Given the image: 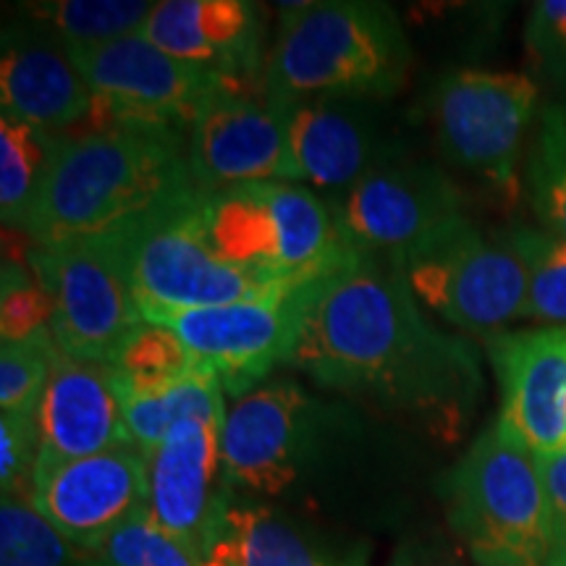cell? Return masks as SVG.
I'll list each match as a JSON object with an SVG mask.
<instances>
[{
  "mask_svg": "<svg viewBox=\"0 0 566 566\" xmlns=\"http://www.w3.org/2000/svg\"><path fill=\"white\" fill-rule=\"evenodd\" d=\"M289 365L317 386L457 438L483 394L478 349L428 321L394 258L354 254L300 289Z\"/></svg>",
  "mask_w": 566,
  "mask_h": 566,
  "instance_id": "obj_1",
  "label": "cell"
},
{
  "mask_svg": "<svg viewBox=\"0 0 566 566\" xmlns=\"http://www.w3.org/2000/svg\"><path fill=\"white\" fill-rule=\"evenodd\" d=\"M197 195L187 134L176 126L113 122L59 137L24 233L38 247L108 237Z\"/></svg>",
  "mask_w": 566,
  "mask_h": 566,
  "instance_id": "obj_2",
  "label": "cell"
},
{
  "mask_svg": "<svg viewBox=\"0 0 566 566\" xmlns=\"http://www.w3.org/2000/svg\"><path fill=\"white\" fill-rule=\"evenodd\" d=\"M407 69V34L388 6L321 0L283 6L263 84L283 105L313 97L386 101L401 87Z\"/></svg>",
  "mask_w": 566,
  "mask_h": 566,
  "instance_id": "obj_3",
  "label": "cell"
},
{
  "mask_svg": "<svg viewBox=\"0 0 566 566\" xmlns=\"http://www.w3.org/2000/svg\"><path fill=\"white\" fill-rule=\"evenodd\" d=\"M446 520L475 566H551L541 462L491 422L446 478Z\"/></svg>",
  "mask_w": 566,
  "mask_h": 566,
  "instance_id": "obj_4",
  "label": "cell"
},
{
  "mask_svg": "<svg viewBox=\"0 0 566 566\" xmlns=\"http://www.w3.org/2000/svg\"><path fill=\"white\" fill-rule=\"evenodd\" d=\"M394 260L417 302L459 331L485 342L525 321L527 271L509 231L462 216Z\"/></svg>",
  "mask_w": 566,
  "mask_h": 566,
  "instance_id": "obj_5",
  "label": "cell"
},
{
  "mask_svg": "<svg viewBox=\"0 0 566 566\" xmlns=\"http://www.w3.org/2000/svg\"><path fill=\"white\" fill-rule=\"evenodd\" d=\"M30 268L51 300L59 349L82 363L116 365L145 325L122 233L34 244Z\"/></svg>",
  "mask_w": 566,
  "mask_h": 566,
  "instance_id": "obj_6",
  "label": "cell"
},
{
  "mask_svg": "<svg viewBox=\"0 0 566 566\" xmlns=\"http://www.w3.org/2000/svg\"><path fill=\"white\" fill-rule=\"evenodd\" d=\"M122 237L145 323L184 310L281 294L212 250L200 216V195L153 212Z\"/></svg>",
  "mask_w": 566,
  "mask_h": 566,
  "instance_id": "obj_7",
  "label": "cell"
},
{
  "mask_svg": "<svg viewBox=\"0 0 566 566\" xmlns=\"http://www.w3.org/2000/svg\"><path fill=\"white\" fill-rule=\"evenodd\" d=\"M346 417L294 380L258 386L233 401L221 428L223 480L231 495H283L315 462Z\"/></svg>",
  "mask_w": 566,
  "mask_h": 566,
  "instance_id": "obj_8",
  "label": "cell"
},
{
  "mask_svg": "<svg viewBox=\"0 0 566 566\" xmlns=\"http://www.w3.org/2000/svg\"><path fill=\"white\" fill-rule=\"evenodd\" d=\"M537 84L514 71H454L433 95V124L446 158L493 192L516 197L520 160L535 122Z\"/></svg>",
  "mask_w": 566,
  "mask_h": 566,
  "instance_id": "obj_9",
  "label": "cell"
},
{
  "mask_svg": "<svg viewBox=\"0 0 566 566\" xmlns=\"http://www.w3.org/2000/svg\"><path fill=\"white\" fill-rule=\"evenodd\" d=\"M289 113L263 74L229 76L205 97L187 129V158L200 195L258 181H300Z\"/></svg>",
  "mask_w": 566,
  "mask_h": 566,
  "instance_id": "obj_10",
  "label": "cell"
},
{
  "mask_svg": "<svg viewBox=\"0 0 566 566\" xmlns=\"http://www.w3.org/2000/svg\"><path fill=\"white\" fill-rule=\"evenodd\" d=\"M153 325L171 331L200 370L216 375L226 394L242 399L263 386L275 365H289L300 328V289L184 310Z\"/></svg>",
  "mask_w": 566,
  "mask_h": 566,
  "instance_id": "obj_11",
  "label": "cell"
},
{
  "mask_svg": "<svg viewBox=\"0 0 566 566\" xmlns=\"http://www.w3.org/2000/svg\"><path fill=\"white\" fill-rule=\"evenodd\" d=\"M95 95L105 124L132 122L187 126L205 97L229 80L212 69L179 61L142 34H129L101 48L69 51Z\"/></svg>",
  "mask_w": 566,
  "mask_h": 566,
  "instance_id": "obj_12",
  "label": "cell"
},
{
  "mask_svg": "<svg viewBox=\"0 0 566 566\" xmlns=\"http://www.w3.org/2000/svg\"><path fill=\"white\" fill-rule=\"evenodd\" d=\"M464 195L441 168L396 158L331 200L344 242L357 254L399 258L467 216Z\"/></svg>",
  "mask_w": 566,
  "mask_h": 566,
  "instance_id": "obj_13",
  "label": "cell"
},
{
  "mask_svg": "<svg viewBox=\"0 0 566 566\" xmlns=\"http://www.w3.org/2000/svg\"><path fill=\"white\" fill-rule=\"evenodd\" d=\"M32 504L76 551L92 548L150 509V464L137 446L38 470Z\"/></svg>",
  "mask_w": 566,
  "mask_h": 566,
  "instance_id": "obj_14",
  "label": "cell"
},
{
  "mask_svg": "<svg viewBox=\"0 0 566 566\" xmlns=\"http://www.w3.org/2000/svg\"><path fill=\"white\" fill-rule=\"evenodd\" d=\"M292 155L300 184L342 197L386 163L401 158L388 137L378 101L370 97H313L289 113Z\"/></svg>",
  "mask_w": 566,
  "mask_h": 566,
  "instance_id": "obj_15",
  "label": "cell"
},
{
  "mask_svg": "<svg viewBox=\"0 0 566 566\" xmlns=\"http://www.w3.org/2000/svg\"><path fill=\"white\" fill-rule=\"evenodd\" d=\"M499 378L495 422L535 457L566 449V328L504 331L485 338Z\"/></svg>",
  "mask_w": 566,
  "mask_h": 566,
  "instance_id": "obj_16",
  "label": "cell"
},
{
  "mask_svg": "<svg viewBox=\"0 0 566 566\" xmlns=\"http://www.w3.org/2000/svg\"><path fill=\"white\" fill-rule=\"evenodd\" d=\"M221 420H184L147 457L150 512L208 558L231 493L223 480Z\"/></svg>",
  "mask_w": 566,
  "mask_h": 566,
  "instance_id": "obj_17",
  "label": "cell"
},
{
  "mask_svg": "<svg viewBox=\"0 0 566 566\" xmlns=\"http://www.w3.org/2000/svg\"><path fill=\"white\" fill-rule=\"evenodd\" d=\"M134 446L113 365L82 363L59 352L40 401L38 470Z\"/></svg>",
  "mask_w": 566,
  "mask_h": 566,
  "instance_id": "obj_18",
  "label": "cell"
},
{
  "mask_svg": "<svg viewBox=\"0 0 566 566\" xmlns=\"http://www.w3.org/2000/svg\"><path fill=\"white\" fill-rule=\"evenodd\" d=\"M0 103L6 113L55 137L101 113L66 48L45 32H6Z\"/></svg>",
  "mask_w": 566,
  "mask_h": 566,
  "instance_id": "obj_19",
  "label": "cell"
},
{
  "mask_svg": "<svg viewBox=\"0 0 566 566\" xmlns=\"http://www.w3.org/2000/svg\"><path fill=\"white\" fill-rule=\"evenodd\" d=\"M139 34L174 59L226 76H260V13L244 0H160Z\"/></svg>",
  "mask_w": 566,
  "mask_h": 566,
  "instance_id": "obj_20",
  "label": "cell"
},
{
  "mask_svg": "<svg viewBox=\"0 0 566 566\" xmlns=\"http://www.w3.org/2000/svg\"><path fill=\"white\" fill-rule=\"evenodd\" d=\"M208 558L221 566H365L359 548L310 533L279 509L231 495Z\"/></svg>",
  "mask_w": 566,
  "mask_h": 566,
  "instance_id": "obj_21",
  "label": "cell"
},
{
  "mask_svg": "<svg viewBox=\"0 0 566 566\" xmlns=\"http://www.w3.org/2000/svg\"><path fill=\"white\" fill-rule=\"evenodd\" d=\"M116 370V367H113ZM124 420L129 436L145 457H150L184 420H226L223 386L216 375L192 370L160 386H134L118 378Z\"/></svg>",
  "mask_w": 566,
  "mask_h": 566,
  "instance_id": "obj_22",
  "label": "cell"
},
{
  "mask_svg": "<svg viewBox=\"0 0 566 566\" xmlns=\"http://www.w3.org/2000/svg\"><path fill=\"white\" fill-rule=\"evenodd\" d=\"M59 137L21 122L3 111L0 116V218L9 229L24 231L45 176L51 171Z\"/></svg>",
  "mask_w": 566,
  "mask_h": 566,
  "instance_id": "obj_23",
  "label": "cell"
},
{
  "mask_svg": "<svg viewBox=\"0 0 566 566\" xmlns=\"http://www.w3.org/2000/svg\"><path fill=\"white\" fill-rule=\"evenodd\" d=\"M27 17L66 51L101 48L145 27L155 3L137 0H42L21 6Z\"/></svg>",
  "mask_w": 566,
  "mask_h": 566,
  "instance_id": "obj_24",
  "label": "cell"
},
{
  "mask_svg": "<svg viewBox=\"0 0 566 566\" xmlns=\"http://www.w3.org/2000/svg\"><path fill=\"white\" fill-rule=\"evenodd\" d=\"M525 187L537 229L566 244V103L548 105L537 118Z\"/></svg>",
  "mask_w": 566,
  "mask_h": 566,
  "instance_id": "obj_25",
  "label": "cell"
},
{
  "mask_svg": "<svg viewBox=\"0 0 566 566\" xmlns=\"http://www.w3.org/2000/svg\"><path fill=\"white\" fill-rule=\"evenodd\" d=\"M80 566H202L205 556L192 543L174 535L150 509L134 514L97 546L76 551Z\"/></svg>",
  "mask_w": 566,
  "mask_h": 566,
  "instance_id": "obj_26",
  "label": "cell"
},
{
  "mask_svg": "<svg viewBox=\"0 0 566 566\" xmlns=\"http://www.w3.org/2000/svg\"><path fill=\"white\" fill-rule=\"evenodd\" d=\"M509 237L527 271L525 321L566 328V244L535 226H514Z\"/></svg>",
  "mask_w": 566,
  "mask_h": 566,
  "instance_id": "obj_27",
  "label": "cell"
},
{
  "mask_svg": "<svg viewBox=\"0 0 566 566\" xmlns=\"http://www.w3.org/2000/svg\"><path fill=\"white\" fill-rule=\"evenodd\" d=\"M0 566H80V558L30 495L13 493L0 501Z\"/></svg>",
  "mask_w": 566,
  "mask_h": 566,
  "instance_id": "obj_28",
  "label": "cell"
},
{
  "mask_svg": "<svg viewBox=\"0 0 566 566\" xmlns=\"http://www.w3.org/2000/svg\"><path fill=\"white\" fill-rule=\"evenodd\" d=\"M59 352L51 328H42L27 338L3 342V349H0V409L3 412H38Z\"/></svg>",
  "mask_w": 566,
  "mask_h": 566,
  "instance_id": "obj_29",
  "label": "cell"
},
{
  "mask_svg": "<svg viewBox=\"0 0 566 566\" xmlns=\"http://www.w3.org/2000/svg\"><path fill=\"white\" fill-rule=\"evenodd\" d=\"M116 367L118 378L134 386H160L181 375L200 370L184 344L163 325L145 323L126 346Z\"/></svg>",
  "mask_w": 566,
  "mask_h": 566,
  "instance_id": "obj_30",
  "label": "cell"
},
{
  "mask_svg": "<svg viewBox=\"0 0 566 566\" xmlns=\"http://www.w3.org/2000/svg\"><path fill=\"white\" fill-rule=\"evenodd\" d=\"M40 457L38 412H3L0 417V488L3 495H32Z\"/></svg>",
  "mask_w": 566,
  "mask_h": 566,
  "instance_id": "obj_31",
  "label": "cell"
},
{
  "mask_svg": "<svg viewBox=\"0 0 566 566\" xmlns=\"http://www.w3.org/2000/svg\"><path fill=\"white\" fill-rule=\"evenodd\" d=\"M51 300L40 286L38 275L21 271L17 263L3 268V307H0V325L3 342L9 338H27L42 328H51Z\"/></svg>",
  "mask_w": 566,
  "mask_h": 566,
  "instance_id": "obj_32",
  "label": "cell"
},
{
  "mask_svg": "<svg viewBox=\"0 0 566 566\" xmlns=\"http://www.w3.org/2000/svg\"><path fill=\"white\" fill-rule=\"evenodd\" d=\"M525 45L543 76L566 82V0H541L530 9Z\"/></svg>",
  "mask_w": 566,
  "mask_h": 566,
  "instance_id": "obj_33",
  "label": "cell"
},
{
  "mask_svg": "<svg viewBox=\"0 0 566 566\" xmlns=\"http://www.w3.org/2000/svg\"><path fill=\"white\" fill-rule=\"evenodd\" d=\"M551 509V566H566V449L537 457Z\"/></svg>",
  "mask_w": 566,
  "mask_h": 566,
  "instance_id": "obj_34",
  "label": "cell"
},
{
  "mask_svg": "<svg viewBox=\"0 0 566 566\" xmlns=\"http://www.w3.org/2000/svg\"><path fill=\"white\" fill-rule=\"evenodd\" d=\"M391 566H462L454 556L443 554L441 548L424 546V543H412V546L401 548L394 556Z\"/></svg>",
  "mask_w": 566,
  "mask_h": 566,
  "instance_id": "obj_35",
  "label": "cell"
},
{
  "mask_svg": "<svg viewBox=\"0 0 566 566\" xmlns=\"http://www.w3.org/2000/svg\"><path fill=\"white\" fill-rule=\"evenodd\" d=\"M202 566H221V564H218L216 558H205V564H202Z\"/></svg>",
  "mask_w": 566,
  "mask_h": 566,
  "instance_id": "obj_36",
  "label": "cell"
}]
</instances>
